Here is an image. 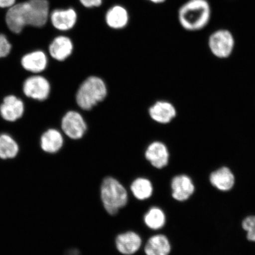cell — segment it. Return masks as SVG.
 Segmentation results:
<instances>
[{"label":"cell","instance_id":"obj_2","mask_svg":"<svg viewBox=\"0 0 255 255\" xmlns=\"http://www.w3.org/2000/svg\"><path fill=\"white\" fill-rule=\"evenodd\" d=\"M212 8L207 0H187L178 11V20L184 29H203L211 20Z\"/></svg>","mask_w":255,"mask_h":255},{"label":"cell","instance_id":"obj_6","mask_svg":"<svg viewBox=\"0 0 255 255\" xmlns=\"http://www.w3.org/2000/svg\"><path fill=\"white\" fill-rule=\"evenodd\" d=\"M23 91L27 97L43 101L49 97L50 92V83L42 76H31L25 80Z\"/></svg>","mask_w":255,"mask_h":255},{"label":"cell","instance_id":"obj_12","mask_svg":"<svg viewBox=\"0 0 255 255\" xmlns=\"http://www.w3.org/2000/svg\"><path fill=\"white\" fill-rule=\"evenodd\" d=\"M48 58L43 50H36L25 53L21 59V65L23 69L33 73H39L47 66Z\"/></svg>","mask_w":255,"mask_h":255},{"label":"cell","instance_id":"obj_19","mask_svg":"<svg viewBox=\"0 0 255 255\" xmlns=\"http://www.w3.org/2000/svg\"><path fill=\"white\" fill-rule=\"evenodd\" d=\"M105 20L110 27L120 29L125 27L128 23V13L123 6L115 5L107 12Z\"/></svg>","mask_w":255,"mask_h":255},{"label":"cell","instance_id":"obj_20","mask_svg":"<svg viewBox=\"0 0 255 255\" xmlns=\"http://www.w3.org/2000/svg\"><path fill=\"white\" fill-rule=\"evenodd\" d=\"M130 191L137 200L143 201L152 196L154 188L151 181L145 177H138L130 185Z\"/></svg>","mask_w":255,"mask_h":255},{"label":"cell","instance_id":"obj_10","mask_svg":"<svg viewBox=\"0 0 255 255\" xmlns=\"http://www.w3.org/2000/svg\"><path fill=\"white\" fill-rule=\"evenodd\" d=\"M77 18L74 9H55L50 11L49 22L56 29L67 31L75 26Z\"/></svg>","mask_w":255,"mask_h":255},{"label":"cell","instance_id":"obj_21","mask_svg":"<svg viewBox=\"0 0 255 255\" xmlns=\"http://www.w3.org/2000/svg\"><path fill=\"white\" fill-rule=\"evenodd\" d=\"M143 221L146 227L153 231H157L165 226L166 216L161 209L158 207H152L145 213Z\"/></svg>","mask_w":255,"mask_h":255},{"label":"cell","instance_id":"obj_23","mask_svg":"<svg viewBox=\"0 0 255 255\" xmlns=\"http://www.w3.org/2000/svg\"><path fill=\"white\" fill-rule=\"evenodd\" d=\"M242 228L247 232L249 241L255 242V216L247 217L242 222Z\"/></svg>","mask_w":255,"mask_h":255},{"label":"cell","instance_id":"obj_7","mask_svg":"<svg viewBox=\"0 0 255 255\" xmlns=\"http://www.w3.org/2000/svg\"><path fill=\"white\" fill-rule=\"evenodd\" d=\"M62 128L64 133L72 139L82 138L87 129L84 118L78 112H68L62 121Z\"/></svg>","mask_w":255,"mask_h":255},{"label":"cell","instance_id":"obj_15","mask_svg":"<svg viewBox=\"0 0 255 255\" xmlns=\"http://www.w3.org/2000/svg\"><path fill=\"white\" fill-rule=\"evenodd\" d=\"M171 250L170 241L166 236L162 234L149 238L143 248L145 255H169Z\"/></svg>","mask_w":255,"mask_h":255},{"label":"cell","instance_id":"obj_27","mask_svg":"<svg viewBox=\"0 0 255 255\" xmlns=\"http://www.w3.org/2000/svg\"><path fill=\"white\" fill-rule=\"evenodd\" d=\"M148 1L154 3V4H162L166 0H148Z\"/></svg>","mask_w":255,"mask_h":255},{"label":"cell","instance_id":"obj_25","mask_svg":"<svg viewBox=\"0 0 255 255\" xmlns=\"http://www.w3.org/2000/svg\"><path fill=\"white\" fill-rule=\"evenodd\" d=\"M81 4L87 8L100 7L103 0H79Z\"/></svg>","mask_w":255,"mask_h":255},{"label":"cell","instance_id":"obj_14","mask_svg":"<svg viewBox=\"0 0 255 255\" xmlns=\"http://www.w3.org/2000/svg\"><path fill=\"white\" fill-rule=\"evenodd\" d=\"M73 49L72 41L69 37L57 36L50 44L49 52L51 57L58 61H63L71 55Z\"/></svg>","mask_w":255,"mask_h":255},{"label":"cell","instance_id":"obj_18","mask_svg":"<svg viewBox=\"0 0 255 255\" xmlns=\"http://www.w3.org/2000/svg\"><path fill=\"white\" fill-rule=\"evenodd\" d=\"M151 119L156 122L166 124L170 122L175 116L174 107L167 102L159 101L155 103L149 110Z\"/></svg>","mask_w":255,"mask_h":255},{"label":"cell","instance_id":"obj_8","mask_svg":"<svg viewBox=\"0 0 255 255\" xmlns=\"http://www.w3.org/2000/svg\"><path fill=\"white\" fill-rule=\"evenodd\" d=\"M117 250L124 255L135 254L142 245V240L138 234L134 231H127L118 235L115 239Z\"/></svg>","mask_w":255,"mask_h":255},{"label":"cell","instance_id":"obj_24","mask_svg":"<svg viewBox=\"0 0 255 255\" xmlns=\"http://www.w3.org/2000/svg\"><path fill=\"white\" fill-rule=\"evenodd\" d=\"M12 46L8 37L4 33H0V59L5 58L12 52Z\"/></svg>","mask_w":255,"mask_h":255},{"label":"cell","instance_id":"obj_5","mask_svg":"<svg viewBox=\"0 0 255 255\" xmlns=\"http://www.w3.org/2000/svg\"><path fill=\"white\" fill-rule=\"evenodd\" d=\"M235 44L234 37L230 31L220 29L209 37V45L214 55L221 58L230 56Z\"/></svg>","mask_w":255,"mask_h":255},{"label":"cell","instance_id":"obj_26","mask_svg":"<svg viewBox=\"0 0 255 255\" xmlns=\"http://www.w3.org/2000/svg\"><path fill=\"white\" fill-rule=\"evenodd\" d=\"M16 0H0V8L8 9L14 5Z\"/></svg>","mask_w":255,"mask_h":255},{"label":"cell","instance_id":"obj_9","mask_svg":"<svg viewBox=\"0 0 255 255\" xmlns=\"http://www.w3.org/2000/svg\"><path fill=\"white\" fill-rule=\"evenodd\" d=\"M24 110L23 101L14 95L7 96L0 105V115L3 120L8 122H15L21 119Z\"/></svg>","mask_w":255,"mask_h":255},{"label":"cell","instance_id":"obj_11","mask_svg":"<svg viewBox=\"0 0 255 255\" xmlns=\"http://www.w3.org/2000/svg\"><path fill=\"white\" fill-rule=\"evenodd\" d=\"M172 196L178 202L189 199L194 193L195 187L192 180L187 175H178L172 179Z\"/></svg>","mask_w":255,"mask_h":255},{"label":"cell","instance_id":"obj_1","mask_svg":"<svg viewBox=\"0 0 255 255\" xmlns=\"http://www.w3.org/2000/svg\"><path fill=\"white\" fill-rule=\"evenodd\" d=\"M50 2L48 0H27L15 3L7 9L5 22L9 31L20 33L25 27L42 28L49 21Z\"/></svg>","mask_w":255,"mask_h":255},{"label":"cell","instance_id":"obj_13","mask_svg":"<svg viewBox=\"0 0 255 255\" xmlns=\"http://www.w3.org/2000/svg\"><path fill=\"white\" fill-rule=\"evenodd\" d=\"M145 157L153 167L161 169L166 166L168 163L169 152L166 146L163 143L154 142L146 148Z\"/></svg>","mask_w":255,"mask_h":255},{"label":"cell","instance_id":"obj_22","mask_svg":"<svg viewBox=\"0 0 255 255\" xmlns=\"http://www.w3.org/2000/svg\"><path fill=\"white\" fill-rule=\"evenodd\" d=\"M19 152V146L15 140L8 133L0 134V158H14Z\"/></svg>","mask_w":255,"mask_h":255},{"label":"cell","instance_id":"obj_17","mask_svg":"<svg viewBox=\"0 0 255 255\" xmlns=\"http://www.w3.org/2000/svg\"><path fill=\"white\" fill-rule=\"evenodd\" d=\"M64 143L62 133L56 129H49L41 135L40 146L44 152L55 154L60 150Z\"/></svg>","mask_w":255,"mask_h":255},{"label":"cell","instance_id":"obj_4","mask_svg":"<svg viewBox=\"0 0 255 255\" xmlns=\"http://www.w3.org/2000/svg\"><path fill=\"white\" fill-rule=\"evenodd\" d=\"M107 95V88L103 79L91 76L80 86L76 94V103L84 110H90L103 101Z\"/></svg>","mask_w":255,"mask_h":255},{"label":"cell","instance_id":"obj_3","mask_svg":"<svg viewBox=\"0 0 255 255\" xmlns=\"http://www.w3.org/2000/svg\"><path fill=\"white\" fill-rule=\"evenodd\" d=\"M100 197L105 211L112 216L117 215L128 203V193L126 188L116 178L112 176L105 177L102 181Z\"/></svg>","mask_w":255,"mask_h":255},{"label":"cell","instance_id":"obj_16","mask_svg":"<svg viewBox=\"0 0 255 255\" xmlns=\"http://www.w3.org/2000/svg\"><path fill=\"white\" fill-rule=\"evenodd\" d=\"M210 181L217 189L227 191L234 186L235 178L230 169L223 167L210 174Z\"/></svg>","mask_w":255,"mask_h":255}]
</instances>
